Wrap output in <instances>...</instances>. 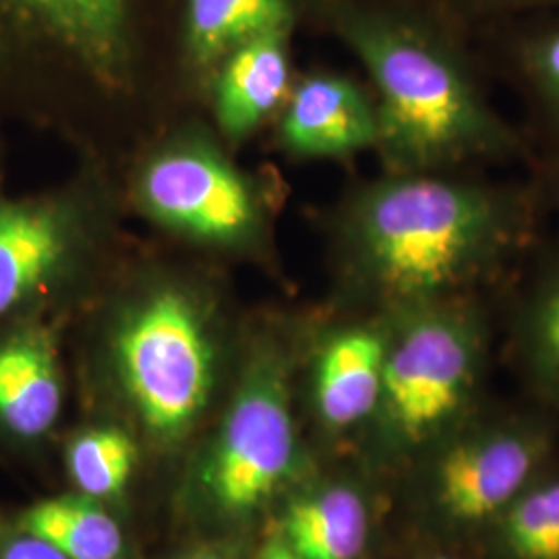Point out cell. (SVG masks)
<instances>
[{"label": "cell", "mask_w": 559, "mask_h": 559, "mask_svg": "<svg viewBox=\"0 0 559 559\" xmlns=\"http://www.w3.org/2000/svg\"><path fill=\"white\" fill-rule=\"evenodd\" d=\"M280 537L300 559H360L369 540L367 503L350 485H323L288 506Z\"/></svg>", "instance_id": "obj_14"}, {"label": "cell", "mask_w": 559, "mask_h": 559, "mask_svg": "<svg viewBox=\"0 0 559 559\" xmlns=\"http://www.w3.org/2000/svg\"><path fill=\"white\" fill-rule=\"evenodd\" d=\"M423 559H460V558H454V556H450V554H443V551H440V554H429V556H427V558H423Z\"/></svg>", "instance_id": "obj_24"}, {"label": "cell", "mask_w": 559, "mask_h": 559, "mask_svg": "<svg viewBox=\"0 0 559 559\" xmlns=\"http://www.w3.org/2000/svg\"><path fill=\"white\" fill-rule=\"evenodd\" d=\"M388 334L376 328H346L321 348L313 399L330 429H348L378 413Z\"/></svg>", "instance_id": "obj_12"}, {"label": "cell", "mask_w": 559, "mask_h": 559, "mask_svg": "<svg viewBox=\"0 0 559 559\" xmlns=\"http://www.w3.org/2000/svg\"><path fill=\"white\" fill-rule=\"evenodd\" d=\"M260 559H300L295 549L282 539V537H274L267 540V545L261 549Z\"/></svg>", "instance_id": "obj_22"}, {"label": "cell", "mask_w": 559, "mask_h": 559, "mask_svg": "<svg viewBox=\"0 0 559 559\" xmlns=\"http://www.w3.org/2000/svg\"><path fill=\"white\" fill-rule=\"evenodd\" d=\"M537 2H543V0H537Z\"/></svg>", "instance_id": "obj_25"}, {"label": "cell", "mask_w": 559, "mask_h": 559, "mask_svg": "<svg viewBox=\"0 0 559 559\" xmlns=\"http://www.w3.org/2000/svg\"><path fill=\"white\" fill-rule=\"evenodd\" d=\"M73 240V218L60 201L0 198V328L48 293Z\"/></svg>", "instance_id": "obj_9"}, {"label": "cell", "mask_w": 559, "mask_h": 559, "mask_svg": "<svg viewBox=\"0 0 559 559\" xmlns=\"http://www.w3.org/2000/svg\"><path fill=\"white\" fill-rule=\"evenodd\" d=\"M187 559H230L228 556H224L221 551H212V549H205V551H200V554H193L191 558Z\"/></svg>", "instance_id": "obj_23"}, {"label": "cell", "mask_w": 559, "mask_h": 559, "mask_svg": "<svg viewBox=\"0 0 559 559\" xmlns=\"http://www.w3.org/2000/svg\"><path fill=\"white\" fill-rule=\"evenodd\" d=\"M288 34L290 29H278L258 36L218 62L216 112L226 133L247 135L286 98L290 81Z\"/></svg>", "instance_id": "obj_13"}, {"label": "cell", "mask_w": 559, "mask_h": 559, "mask_svg": "<svg viewBox=\"0 0 559 559\" xmlns=\"http://www.w3.org/2000/svg\"><path fill=\"white\" fill-rule=\"evenodd\" d=\"M62 411L52 340L36 323L0 328V433L17 443L44 440Z\"/></svg>", "instance_id": "obj_10"}, {"label": "cell", "mask_w": 559, "mask_h": 559, "mask_svg": "<svg viewBox=\"0 0 559 559\" xmlns=\"http://www.w3.org/2000/svg\"><path fill=\"white\" fill-rule=\"evenodd\" d=\"M297 466L299 438L286 376L278 360L263 359L228 408L203 462L201 489L214 510L242 519L272 500Z\"/></svg>", "instance_id": "obj_5"}, {"label": "cell", "mask_w": 559, "mask_h": 559, "mask_svg": "<svg viewBox=\"0 0 559 559\" xmlns=\"http://www.w3.org/2000/svg\"><path fill=\"white\" fill-rule=\"evenodd\" d=\"M293 0H187L185 44L193 62L212 67L263 34L290 29Z\"/></svg>", "instance_id": "obj_15"}, {"label": "cell", "mask_w": 559, "mask_h": 559, "mask_svg": "<svg viewBox=\"0 0 559 559\" xmlns=\"http://www.w3.org/2000/svg\"><path fill=\"white\" fill-rule=\"evenodd\" d=\"M141 198L158 221L198 239H240L255 218L245 180L200 150H179L152 162L141 180Z\"/></svg>", "instance_id": "obj_8"}, {"label": "cell", "mask_w": 559, "mask_h": 559, "mask_svg": "<svg viewBox=\"0 0 559 559\" xmlns=\"http://www.w3.org/2000/svg\"><path fill=\"white\" fill-rule=\"evenodd\" d=\"M0 559H67L48 543L21 531L11 520H0Z\"/></svg>", "instance_id": "obj_21"}, {"label": "cell", "mask_w": 559, "mask_h": 559, "mask_svg": "<svg viewBox=\"0 0 559 559\" xmlns=\"http://www.w3.org/2000/svg\"><path fill=\"white\" fill-rule=\"evenodd\" d=\"M131 46V0H0V71L62 60L117 83Z\"/></svg>", "instance_id": "obj_7"}, {"label": "cell", "mask_w": 559, "mask_h": 559, "mask_svg": "<svg viewBox=\"0 0 559 559\" xmlns=\"http://www.w3.org/2000/svg\"><path fill=\"white\" fill-rule=\"evenodd\" d=\"M549 438L526 423L489 425L443 445L429 473V508L448 531L489 528L539 479Z\"/></svg>", "instance_id": "obj_6"}, {"label": "cell", "mask_w": 559, "mask_h": 559, "mask_svg": "<svg viewBox=\"0 0 559 559\" xmlns=\"http://www.w3.org/2000/svg\"><path fill=\"white\" fill-rule=\"evenodd\" d=\"M115 353L147 431L166 441L189 433L214 383V350L195 305L175 290L143 300L120 325Z\"/></svg>", "instance_id": "obj_4"}, {"label": "cell", "mask_w": 559, "mask_h": 559, "mask_svg": "<svg viewBox=\"0 0 559 559\" xmlns=\"http://www.w3.org/2000/svg\"><path fill=\"white\" fill-rule=\"evenodd\" d=\"M483 362L477 309L459 297L406 307L385 346L378 406L385 431L406 448L448 436L477 394Z\"/></svg>", "instance_id": "obj_3"}, {"label": "cell", "mask_w": 559, "mask_h": 559, "mask_svg": "<svg viewBox=\"0 0 559 559\" xmlns=\"http://www.w3.org/2000/svg\"><path fill=\"white\" fill-rule=\"evenodd\" d=\"M524 348L539 380L559 392V267L531 300L524 321Z\"/></svg>", "instance_id": "obj_19"}, {"label": "cell", "mask_w": 559, "mask_h": 559, "mask_svg": "<svg viewBox=\"0 0 559 559\" xmlns=\"http://www.w3.org/2000/svg\"><path fill=\"white\" fill-rule=\"evenodd\" d=\"M489 531L501 559H559V477L528 485Z\"/></svg>", "instance_id": "obj_17"}, {"label": "cell", "mask_w": 559, "mask_h": 559, "mask_svg": "<svg viewBox=\"0 0 559 559\" xmlns=\"http://www.w3.org/2000/svg\"><path fill=\"white\" fill-rule=\"evenodd\" d=\"M67 471L81 496L92 500L119 496L133 477L138 445L115 427L87 429L67 445Z\"/></svg>", "instance_id": "obj_18"}, {"label": "cell", "mask_w": 559, "mask_h": 559, "mask_svg": "<svg viewBox=\"0 0 559 559\" xmlns=\"http://www.w3.org/2000/svg\"><path fill=\"white\" fill-rule=\"evenodd\" d=\"M514 203L443 173H396L360 198L350 245L360 274L402 309L454 299L519 239Z\"/></svg>", "instance_id": "obj_1"}, {"label": "cell", "mask_w": 559, "mask_h": 559, "mask_svg": "<svg viewBox=\"0 0 559 559\" xmlns=\"http://www.w3.org/2000/svg\"><path fill=\"white\" fill-rule=\"evenodd\" d=\"M334 23L378 90V145L396 173H443L512 147L462 60L429 29L346 2L334 4Z\"/></svg>", "instance_id": "obj_2"}, {"label": "cell", "mask_w": 559, "mask_h": 559, "mask_svg": "<svg viewBox=\"0 0 559 559\" xmlns=\"http://www.w3.org/2000/svg\"><path fill=\"white\" fill-rule=\"evenodd\" d=\"M282 140L299 156L340 158L380 143L376 106L359 85L338 75H311L295 87Z\"/></svg>", "instance_id": "obj_11"}, {"label": "cell", "mask_w": 559, "mask_h": 559, "mask_svg": "<svg viewBox=\"0 0 559 559\" xmlns=\"http://www.w3.org/2000/svg\"><path fill=\"white\" fill-rule=\"evenodd\" d=\"M522 60L540 96L559 115V29L528 40Z\"/></svg>", "instance_id": "obj_20"}, {"label": "cell", "mask_w": 559, "mask_h": 559, "mask_svg": "<svg viewBox=\"0 0 559 559\" xmlns=\"http://www.w3.org/2000/svg\"><path fill=\"white\" fill-rule=\"evenodd\" d=\"M13 522L67 559L122 558L124 539L117 520L98 500L81 493L34 501Z\"/></svg>", "instance_id": "obj_16"}]
</instances>
